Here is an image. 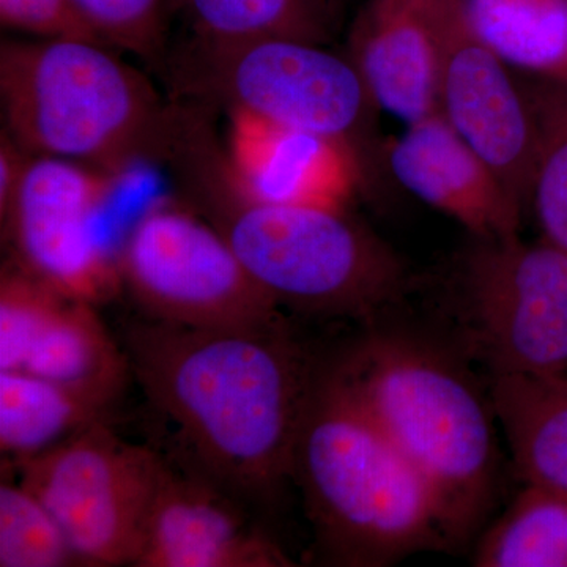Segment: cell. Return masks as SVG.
I'll list each match as a JSON object with an SVG mask.
<instances>
[{
  "label": "cell",
  "instance_id": "603a6c76",
  "mask_svg": "<svg viewBox=\"0 0 567 567\" xmlns=\"http://www.w3.org/2000/svg\"><path fill=\"white\" fill-rule=\"evenodd\" d=\"M80 566L47 506L20 481L0 484V567Z\"/></svg>",
  "mask_w": 567,
  "mask_h": 567
},
{
  "label": "cell",
  "instance_id": "5bb4252c",
  "mask_svg": "<svg viewBox=\"0 0 567 567\" xmlns=\"http://www.w3.org/2000/svg\"><path fill=\"white\" fill-rule=\"evenodd\" d=\"M386 162L399 185L473 237L518 234L524 208L442 114L406 125L388 145Z\"/></svg>",
  "mask_w": 567,
  "mask_h": 567
},
{
  "label": "cell",
  "instance_id": "6da1fadb",
  "mask_svg": "<svg viewBox=\"0 0 567 567\" xmlns=\"http://www.w3.org/2000/svg\"><path fill=\"white\" fill-rule=\"evenodd\" d=\"M126 357L148 401L173 421L186 461L245 505L292 480L306 402L322 361L289 323L203 330L158 320L126 328Z\"/></svg>",
  "mask_w": 567,
  "mask_h": 567
},
{
  "label": "cell",
  "instance_id": "7c38bea8",
  "mask_svg": "<svg viewBox=\"0 0 567 567\" xmlns=\"http://www.w3.org/2000/svg\"><path fill=\"white\" fill-rule=\"evenodd\" d=\"M292 559L254 524L249 506L186 464L166 461L136 567H282Z\"/></svg>",
  "mask_w": 567,
  "mask_h": 567
},
{
  "label": "cell",
  "instance_id": "44dd1931",
  "mask_svg": "<svg viewBox=\"0 0 567 567\" xmlns=\"http://www.w3.org/2000/svg\"><path fill=\"white\" fill-rule=\"evenodd\" d=\"M480 567H567V499L525 484L488 529L475 555Z\"/></svg>",
  "mask_w": 567,
  "mask_h": 567
},
{
  "label": "cell",
  "instance_id": "e0dca14e",
  "mask_svg": "<svg viewBox=\"0 0 567 567\" xmlns=\"http://www.w3.org/2000/svg\"><path fill=\"white\" fill-rule=\"evenodd\" d=\"M488 390L518 476L567 499V374L492 377Z\"/></svg>",
  "mask_w": 567,
  "mask_h": 567
},
{
  "label": "cell",
  "instance_id": "ba28073f",
  "mask_svg": "<svg viewBox=\"0 0 567 567\" xmlns=\"http://www.w3.org/2000/svg\"><path fill=\"white\" fill-rule=\"evenodd\" d=\"M186 78L192 91L227 111L353 145L375 107L350 59L305 40H196Z\"/></svg>",
  "mask_w": 567,
  "mask_h": 567
},
{
  "label": "cell",
  "instance_id": "4fadbf2b",
  "mask_svg": "<svg viewBox=\"0 0 567 567\" xmlns=\"http://www.w3.org/2000/svg\"><path fill=\"white\" fill-rule=\"evenodd\" d=\"M221 169L229 188L248 203L336 210H347L363 177L350 142L240 110H229Z\"/></svg>",
  "mask_w": 567,
  "mask_h": 567
},
{
  "label": "cell",
  "instance_id": "8fae6325",
  "mask_svg": "<svg viewBox=\"0 0 567 567\" xmlns=\"http://www.w3.org/2000/svg\"><path fill=\"white\" fill-rule=\"evenodd\" d=\"M442 47L440 114L488 164L522 208L535 171V112L524 82L473 29L465 0H421Z\"/></svg>",
  "mask_w": 567,
  "mask_h": 567
},
{
  "label": "cell",
  "instance_id": "484cf974",
  "mask_svg": "<svg viewBox=\"0 0 567 567\" xmlns=\"http://www.w3.org/2000/svg\"><path fill=\"white\" fill-rule=\"evenodd\" d=\"M31 156V153L25 152L3 130L2 137H0V216L6 215V212L9 210Z\"/></svg>",
  "mask_w": 567,
  "mask_h": 567
},
{
  "label": "cell",
  "instance_id": "ac0fdd59",
  "mask_svg": "<svg viewBox=\"0 0 567 567\" xmlns=\"http://www.w3.org/2000/svg\"><path fill=\"white\" fill-rule=\"evenodd\" d=\"M117 398L59 385L18 371H0V451L7 465L47 453L70 436L110 421Z\"/></svg>",
  "mask_w": 567,
  "mask_h": 567
},
{
  "label": "cell",
  "instance_id": "cb8c5ba5",
  "mask_svg": "<svg viewBox=\"0 0 567 567\" xmlns=\"http://www.w3.org/2000/svg\"><path fill=\"white\" fill-rule=\"evenodd\" d=\"M106 47L152 58L162 50L171 0H70Z\"/></svg>",
  "mask_w": 567,
  "mask_h": 567
},
{
  "label": "cell",
  "instance_id": "9a60e30c",
  "mask_svg": "<svg viewBox=\"0 0 567 567\" xmlns=\"http://www.w3.org/2000/svg\"><path fill=\"white\" fill-rule=\"evenodd\" d=\"M350 52L377 110L405 125L440 114L442 47L421 0H369Z\"/></svg>",
  "mask_w": 567,
  "mask_h": 567
},
{
  "label": "cell",
  "instance_id": "30bf717a",
  "mask_svg": "<svg viewBox=\"0 0 567 567\" xmlns=\"http://www.w3.org/2000/svg\"><path fill=\"white\" fill-rule=\"evenodd\" d=\"M117 175L52 156H31L9 210L0 216L13 259L71 300L93 306L121 292L117 260L95 234V215Z\"/></svg>",
  "mask_w": 567,
  "mask_h": 567
},
{
  "label": "cell",
  "instance_id": "ffe728a7",
  "mask_svg": "<svg viewBox=\"0 0 567 567\" xmlns=\"http://www.w3.org/2000/svg\"><path fill=\"white\" fill-rule=\"evenodd\" d=\"M197 41L295 39L323 44L334 0H182Z\"/></svg>",
  "mask_w": 567,
  "mask_h": 567
},
{
  "label": "cell",
  "instance_id": "52a82bcc",
  "mask_svg": "<svg viewBox=\"0 0 567 567\" xmlns=\"http://www.w3.org/2000/svg\"><path fill=\"white\" fill-rule=\"evenodd\" d=\"M117 265L123 289L147 319L203 330H265L287 322L226 237L181 208L145 213Z\"/></svg>",
  "mask_w": 567,
  "mask_h": 567
},
{
  "label": "cell",
  "instance_id": "7402d4cb",
  "mask_svg": "<svg viewBox=\"0 0 567 567\" xmlns=\"http://www.w3.org/2000/svg\"><path fill=\"white\" fill-rule=\"evenodd\" d=\"M525 91L537 130L529 205L544 240L567 254V89L533 78Z\"/></svg>",
  "mask_w": 567,
  "mask_h": 567
},
{
  "label": "cell",
  "instance_id": "8992f818",
  "mask_svg": "<svg viewBox=\"0 0 567 567\" xmlns=\"http://www.w3.org/2000/svg\"><path fill=\"white\" fill-rule=\"evenodd\" d=\"M458 352L488 375L567 374V254L518 234L476 238L453 276Z\"/></svg>",
  "mask_w": 567,
  "mask_h": 567
},
{
  "label": "cell",
  "instance_id": "5b68a950",
  "mask_svg": "<svg viewBox=\"0 0 567 567\" xmlns=\"http://www.w3.org/2000/svg\"><path fill=\"white\" fill-rule=\"evenodd\" d=\"M200 164L213 226L281 311L374 323L404 300L412 284L404 264L347 210L248 203L221 167L212 174Z\"/></svg>",
  "mask_w": 567,
  "mask_h": 567
},
{
  "label": "cell",
  "instance_id": "3957f363",
  "mask_svg": "<svg viewBox=\"0 0 567 567\" xmlns=\"http://www.w3.org/2000/svg\"><path fill=\"white\" fill-rule=\"evenodd\" d=\"M292 480L338 566L379 567L447 544L432 488L322 363L298 429Z\"/></svg>",
  "mask_w": 567,
  "mask_h": 567
},
{
  "label": "cell",
  "instance_id": "277c9868",
  "mask_svg": "<svg viewBox=\"0 0 567 567\" xmlns=\"http://www.w3.org/2000/svg\"><path fill=\"white\" fill-rule=\"evenodd\" d=\"M95 41H3L0 96L6 132L33 156L118 175L174 153L186 126L147 78Z\"/></svg>",
  "mask_w": 567,
  "mask_h": 567
},
{
  "label": "cell",
  "instance_id": "7a4b0ae2",
  "mask_svg": "<svg viewBox=\"0 0 567 567\" xmlns=\"http://www.w3.org/2000/svg\"><path fill=\"white\" fill-rule=\"evenodd\" d=\"M342 391L434 492L447 543H461L494 502L495 410L457 349L374 330L327 363Z\"/></svg>",
  "mask_w": 567,
  "mask_h": 567
},
{
  "label": "cell",
  "instance_id": "2e32d148",
  "mask_svg": "<svg viewBox=\"0 0 567 567\" xmlns=\"http://www.w3.org/2000/svg\"><path fill=\"white\" fill-rule=\"evenodd\" d=\"M17 371L117 399L133 375L125 349L104 327L96 306L65 295L37 324Z\"/></svg>",
  "mask_w": 567,
  "mask_h": 567
},
{
  "label": "cell",
  "instance_id": "d6986e66",
  "mask_svg": "<svg viewBox=\"0 0 567 567\" xmlns=\"http://www.w3.org/2000/svg\"><path fill=\"white\" fill-rule=\"evenodd\" d=\"M477 35L511 66L567 89V0H465Z\"/></svg>",
  "mask_w": 567,
  "mask_h": 567
},
{
  "label": "cell",
  "instance_id": "9c48e42d",
  "mask_svg": "<svg viewBox=\"0 0 567 567\" xmlns=\"http://www.w3.org/2000/svg\"><path fill=\"white\" fill-rule=\"evenodd\" d=\"M166 458L102 421L14 466L58 520L80 566H133Z\"/></svg>",
  "mask_w": 567,
  "mask_h": 567
},
{
  "label": "cell",
  "instance_id": "d4e9b609",
  "mask_svg": "<svg viewBox=\"0 0 567 567\" xmlns=\"http://www.w3.org/2000/svg\"><path fill=\"white\" fill-rule=\"evenodd\" d=\"M0 20L7 28L40 39H76L104 44L82 21L70 0H0Z\"/></svg>",
  "mask_w": 567,
  "mask_h": 567
}]
</instances>
